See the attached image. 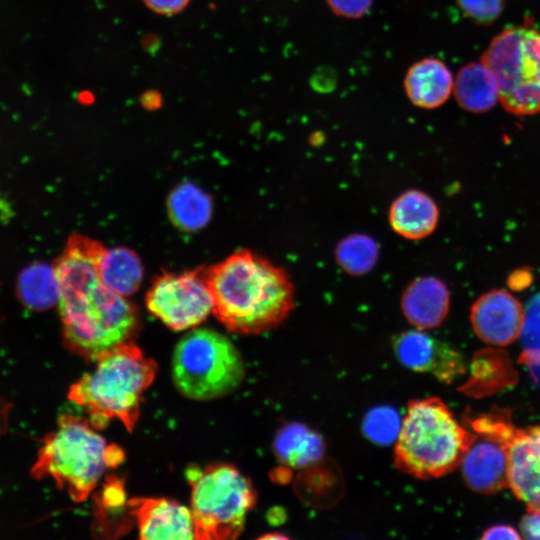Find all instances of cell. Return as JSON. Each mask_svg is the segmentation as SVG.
<instances>
[{
    "label": "cell",
    "instance_id": "27",
    "mask_svg": "<svg viewBox=\"0 0 540 540\" xmlns=\"http://www.w3.org/2000/svg\"><path fill=\"white\" fill-rule=\"evenodd\" d=\"M326 2L336 15L356 19L369 12L373 0H326Z\"/></svg>",
    "mask_w": 540,
    "mask_h": 540
},
{
    "label": "cell",
    "instance_id": "7",
    "mask_svg": "<svg viewBox=\"0 0 540 540\" xmlns=\"http://www.w3.org/2000/svg\"><path fill=\"white\" fill-rule=\"evenodd\" d=\"M494 74L503 108L515 115L540 112V26L531 19L496 35L481 56Z\"/></svg>",
    "mask_w": 540,
    "mask_h": 540
},
{
    "label": "cell",
    "instance_id": "17",
    "mask_svg": "<svg viewBox=\"0 0 540 540\" xmlns=\"http://www.w3.org/2000/svg\"><path fill=\"white\" fill-rule=\"evenodd\" d=\"M439 220V209L426 193L411 189L399 195L389 209L391 228L409 240H420L430 235Z\"/></svg>",
    "mask_w": 540,
    "mask_h": 540
},
{
    "label": "cell",
    "instance_id": "10",
    "mask_svg": "<svg viewBox=\"0 0 540 540\" xmlns=\"http://www.w3.org/2000/svg\"><path fill=\"white\" fill-rule=\"evenodd\" d=\"M147 309L166 326L186 330L200 324L213 312V298L206 271L164 273L146 295Z\"/></svg>",
    "mask_w": 540,
    "mask_h": 540
},
{
    "label": "cell",
    "instance_id": "25",
    "mask_svg": "<svg viewBox=\"0 0 540 540\" xmlns=\"http://www.w3.org/2000/svg\"><path fill=\"white\" fill-rule=\"evenodd\" d=\"M400 426L398 416L394 411L388 408H379L368 414L364 429L374 441L386 443L397 438Z\"/></svg>",
    "mask_w": 540,
    "mask_h": 540
},
{
    "label": "cell",
    "instance_id": "30",
    "mask_svg": "<svg viewBox=\"0 0 540 540\" xmlns=\"http://www.w3.org/2000/svg\"><path fill=\"white\" fill-rule=\"evenodd\" d=\"M481 539H521V536L509 525H495L486 529Z\"/></svg>",
    "mask_w": 540,
    "mask_h": 540
},
{
    "label": "cell",
    "instance_id": "23",
    "mask_svg": "<svg viewBox=\"0 0 540 540\" xmlns=\"http://www.w3.org/2000/svg\"><path fill=\"white\" fill-rule=\"evenodd\" d=\"M335 258L346 273L353 276L364 275L376 265L379 258V246L368 235L351 234L338 243Z\"/></svg>",
    "mask_w": 540,
    "mask_h": 540
},
{
    "label": "cell",
    "instance_id": "12",
    "mask_svg": "<svg viewBox=\"0 0 540 540\" xmlns=\"http://www.w3.org/2000/svg\"><path fill=\"white\" fill-rule=\"evenodd\" d=\"M393 347L397 358L406 367L432 373L445 383L454 381L466 371L465 361L458 351L420 329L401 333Z\"/></svg>",
    "mask_w": 540,
    "mask_h": 540
},
{
    "label": "cell",
    "instance_id": "6",
    "mask_svg": "<svg viewBox=\"0 0 540 540\" xmlns=\"http://www.w3.org/2000/svg\"><path fill=\"white\" fill-rule=\"evenodd\" d=\"M196 539H235L256 502L250 480L230 464L189 468Z\"/></svg>",
    "mask_w": 540,
    "mask_h": 540
},
{
    "label": "cell",
    "instance_id": "21",
    "mask_svg": "<svg viewBox=\"0 0 540 540\" xmlns=\"http://www.w3.org/2000/svg\"><path fill=\"white\" fill-rule=\"evenodd\" d=\"M167 207L171 221L185 231L204 227L212 214L210 197L189 182L182 183L171 192Z\"/></svg>",
    "mask_w": 540,
    "mask_h": 540
},
{
    "label": "cell",
    "instance_id": "11",
    "mask_svg": "<svg viewBox=\"0 0 540 540\" xmlns=\"http://www.w3.org/2000/svg\"><path fill=\"white\" fill-rule=\"evenodd\" d=\"M470 321L475 334L485 343L506 346L522 333L525 311L517 298L504 289L481 295L472 305Z\"/></svg>",
    "mask_w": 540,
    "mask_h": 540
},
{
    "label": "cell",
    "instance_id": "26",
    "mask_svg": "<svg viewBox=\"0 0 540 540\" xmlns=\"http://www.w3.org/2000/svg\"><path fill=\"white\" fill-rule=\"evenodd\" d=\"M457 4L470 19L490 24L502 13L504 0H457Z\"/></svg>",
    "mask_w": 540,
    "mask_h": 540
},
{
    "label": "cell",
    "instance_id": "32",
    "mask_svg": "<svg viewBox=\"0 0 540 540\" xmlns=\"http://www.w3.org/2000/svg\"><path fill=\"white\" fill-rule=\"evenodd\" d=\"M287 539V537L285 535H282V534H272V535H264L261 537V539Z\"/></svg>",
    "mask_w": 540,
    "mask_h": 540
},
{
    "label": "cell",
    "instance_id": "9",
    "mask_svg": "<svg viewBox=\"0 0 540 540\" xmlns=\"http://www.w3.org/2000/svg\"><path fill=\"white\" fill-rule=\"evenodd\" d=\"M464 422L473 434L461 462L466 484L482 494L508 487V444L515 427L511 412L493 407L484 413H467Z\"/></svg>",
    "mask_w": 540,
    "mask_h": 540
},
{
    "label": "cell",
    "instance_id": "15",
    "mask_svg": "<svg viewBox=\"0 0 540 540\" xmlns=\"http://www.w3.org/2000/svg\"><path fill=\"white\" fill-rule=\"evenodd\" d=\"M450 292L438 278L424 276L412 281L402 294L401 308L407 321L416 329L438 327L445 320Z\"/></svg>",
    "mask_w": 540,
    "mask_h": 540
},
{
    "label": "cell",
    "instance_id": "28",
    "mask_svg": "<svg viewBox=\"0 0 540 540\" xmlns=\"http://www.w3.org/2000/svg\"><path fill=\"white\" fill-rule=\"evenodd\" d=\"M191 0H143L145 6L152 12L172 16L182 12Z\"/></svg>",
    "mask_w": 540,
    "mask_h": 540
},
{
    "label": "cell",
    "instance_id": "19",
    "mask_svg": "<svg viewBox=\"0 0 540 540\" xmlns=\"http://www.w3.org/2000/svg\"><path fill=\"white\" fill-rule=\"evenodd\" d=\"M453 93L458 104L473 113L486 112L499 100L497 80L481 61L460 68L454 78Z\"/></svg>",
    "mask_w": 540,
    "mask_h": 540
},
{
    "label": "cell",
    "instance_id": "29",
    "mask_svg": "<svg viewBox=\"0 0 540 540\" xmlns=\"http://www.w3.org/2000/svg\"><path fill=\"white\" fill-rule=\"evenodd\" d=\"M520 529L524 538L540 540V512H528L524 515Z\"/></svg>",
    "mask_w": 540,
    "mask_h": 540
},
{
    "label": "cell",
    "instance_id": "22",
    "mask_svg": "<svg viewBox=\"0 0 540 540\" xmlns=\"http://www.w3.org/2000/svg\"><path fill=\"white\" fill-rule=\"evenodd\" d=\"M17 292L29 309L45 310L58 303L60 291L54 267L37 263L24 269L18 280Z\"/></svg>",
    "mask_w": 540,
    "mask_h": 540
},
{
    "label": "cell",
    "instance_id": "14",
    "mask_svg": "<svg viewBox=\"0 0 540 540\" xmlns=\"http://www.w3.org/2000/svg\"><path fill=\"white\" fill-rule=\"evenodd\" d=\"M141 539H194L195 526L189 508L164 498H141L129 502Z\"/></svg>",
    "mask_w": 540,
    "mask_h": 540
},
{
    "label": "cell",
    "instance_id": "3",
    "mask_svg": "<svg viewBox=\"0 0 540 540\" xmlns=\"http://www.w3.org/2000/svg\"><path fill=\"white\" fill-rule=\"evenodd\" d=\"M472 436L440 398L412 400L396 438L395 466L417 479L441 477L461 465Z\"/></svg>",
    "mask_w": 540,
    "mask_h": 540
},
{
    "label": "cell",
    "instance_id": "18",
    "mask_svg": "<svg viewBox=\"0 0 540 540\" xmlns=\"http://www.w3.org/2000/svg\"><path fill=\"white\" fill-rule=\"evenodd\" d=\"M517 379V372L507 352L486 348L474 354L470 377L460 390L472 397H485L515 385Z\"/></svg>",
    "mask_w": 540,
    "mask_h": 540
},
{
    "label": "cell",
    "instance_id": "31",
    "mask_svg": "<svg viewBox=\"0 0 540 540\" xmlns=\"http://www.w3.org/2000/svg\"><path fill=\"white\" fill-rule=\"evenodd\" d=\"M140 103L148 111L156 110L162 105V96L158 91L149 90L141 95Z\"/></svg>",
    "mask_w": 540,
    "mask_h": 540
},
{
    "label": "cell",
    "instance_id": "1",
    "mask_svg": "<svg viewBox=\"0 0 540 540\" xmlns=\"http://www.w3.org/2000/svg\"><path fill=\"white\" fill-rule=\"evenodd\" d=\"M206 271L213 313L231 332L260 334L283 323L294 308L289 274L247 249L238 250Z\"/></svg>",
    "mask_w": 540,
    "mask_h": 540
},
{
    "label": "cell",
    "instance_id": "2",
    "mask_svg": "<svg viewBox=\"0 0 540 540\" xmlns=\"http://www.w3.org/2000/svg\"><path fill=\"white\" fill-rule=\"evenodd\" d=\"M58 306L66 346L90 361L129 342L137 328L134 306L99 277L62 290Z\"/></svg>",
    "mask_w": 540,
    "mask_h": 540
},
{
    "label": "cell",
    "instance_id": "8",
    "mask_svg": "<svg viewBox=\"0 0 540 540\" xmlns=\"http://www.w3.org/2000/svg\"><path fill=\"white\" fill-rule=\"evenodd\" d=\"M172 376L177 389L193 400L229 394L243 380L244 364L224 335L206 328L185 334L175 347Z\"/></svg>",
    "mask_w": 540,
    "mask_h": 540
},
{
    "label": "cell",
    "instance_id": "5",
    "mask_svg": "<svg viewBox=\"0 0 540 540\" xmlns=\"http://www.w3.org/2000/svg\"><path fill=\"white\" fill-rule=\"evenodd\" d=\"M123 458L122 450L108 444L85 419L62 415L57 428L45 437L32 474L36 478H52L74 501L80 502Z\"/></svg>",
    "mask_w": 540,
    "mask_h": 540
},
{
    "label": "cell",
    "instance_id": "20",
    "mask_svg": "<svg viewBox=\"0 0 540 540\" xmlns=\"http://www.w3.org/2000/svg\"><path fill=\"white\" fill-rule=\"evenodd\" d=\"M102 282L114 292L128 296L141 284L143 267L137 254L125 247L105 249L99 264Z\"/></svg>",
    "mask_w": 540,
    "mask_h": 540
},
{
    "label": "cell",
    "instance_id": "13",
    "mask_svg": "<svg viewBox=\"0 0 540 540\" xmlns=\"http://www.w3.org/2000/svg\"><path fill=\"white\" fill-rule=\"evenodd\" d=\"M508 486L528 512H540V426L514 427L508 444Z\"/></svg>",
    "mask_w": 540,
    "mask_h": 540
},
{
    "label": "cell",
    "instance_id": "4",
    "mask_svg": "<svg viewBox=\"0 0 540 540\" xmlns=\"http://www.w3.org/2000/svg\"><path fill=\"white\" fill-rule=\"evenodd\" d=\"M155 374L156 363L129 341L101 356L93 371L70 387L68 397L90 414L96 429L117 419L132 431Z\"/></svg>",
    "mask_w": 540,
    "mask_h": 540
},
{
    "label": "cell",
    "instance_id": "16",
    "mask_svg": "<svg viewBox=\"0 0 540 540\" xmlns=\"http://www.w3.org/2000/svg\"><path fill=\"white\" fill-rule=\"evenodd\" d=\"M454 78L444 62L425 58L415 62L404 78L407 97L417 107L434 109L443 105L453 92Z\"/></svg>",
    "mask_w": 540,
    "mask_h": 540
},
{
    "label": "cell",
    "instance_id": "24",
    "mask_svg": "<svg viewBox=\"0 0 540 540\" xmlns=\"http://www.w3.org/2000/svg\"><path fill=\"white\" fill-rule=\"evenodd\" d=\"M524 350L520 362L529 367L540 366V296L531 303L522 329Z\"/></svg>",
    "mask_w": 540,
    "mask_h": 540
}]
</instances>
